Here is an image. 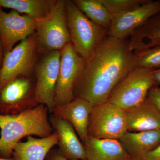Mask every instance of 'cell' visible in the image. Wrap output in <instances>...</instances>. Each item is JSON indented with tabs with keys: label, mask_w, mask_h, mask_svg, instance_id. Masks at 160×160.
Here are the masks:
<instances>
[{
	"label": "cell",
	"mask_w": 160,
	"mask_h": 160,
	"mask_svg": "<svg viewBox=\"0 0 160 160\" xmlns=\"http://www.w3.org/2000/svg\"><path fill=\"white\" fill-rule=\"evenodd\" d=\"M86 62L75 86L74 96L87 100L93 106L107 102L118 83L138 67L128 39L108 36Z\"/></svg>",
	"instance_id": "6da1fadb"
},
{
	"label": "cell",
	"mask_w": 160,
	"mask_h": 160,
	"mask_svg": "<svg viewBox=\"0 0 160 160\" xmlns=\"http://www.w3.org/2000/svg\"><path fill=\"white\" fill-rule=\"evenodd\" d=\"M48 108L39 104L33 109L17 115L0 114V158L12 157L15 146L23 138L48 137L53 132Z\"/></svg>",
	"instance_id": "7a4b0ae2"
},
{
	"label": "cell",
	"mask_w": 160,
	"mask_h": 160,
	"mask_svg": "<svg viewBox=\"0 0 160 160\" xmlns=\"http://www.w3.org/2000/svg\"><path fill=\"white\" fill-rule=\"evenodd\" d=\"M66 10L72 44L77 53L87 61L107 36L108 30L89 20L72 0L66 1Z\"/></svg>",
	"instance_id": "3957f363"
},
{
	"label": "cell",
	"mask_w": 160,
	"mask_h": 160,
	"mask_svg": "<svg viewBox=\"0 0 160 160\" xmlns=\"http://www.w3.org/2000/svg\"><path fill=\"white\" fill-rule=\"evenodd\" d=\"M67 0H58L49 14L37 20L36 33L40 54L61 51L71 43L66 14Z\"/></svg>",
	"instance_id": "277c9868"
},
{
	"label": "cell",
	"mask_w": 160,
	"mask_h": 160,
	"mask_svg": "<svg viewBox=\"0 0 160 160\" xmlns=\"http://www.w3.org/2000/svg\"><path fill=\"white\" fill-rule=\"evenodd\" d=\"M156 84L152 70L137 67L118 83L107 102L124 110L131 109L146 99Z\"/></svg>",
	"instance_id": "5b68a950"
},
{
	"label": "cell",
	"mask_w": 160,
	"mask_h": 160,
	"mask_svg": "<svg viewBox=\"0 0 160 160\" xmlns=\"http://www.w3.org/2000/svg\"><path fill=\"white\" fill-rule=\"evenodd\" d=\"M39 104L34 72L19 76L0 89V114H20Z\"/></svg>",
	"instance_id": "8992f818"
},
{
	"label": "cell",
	"mask_w": 160,
	"mask_h": 160,
	"mask_svg": "<svg viewBox=\"0 0 160 160\" xmlns=\"http://www.w3.org/2000/svg\"><path fill=\"white\" fill-rule=\"evenodd\" d=\"M40 55L36 32L5 53L0 69V89L19 76L34 73Z\"/></svg>",
	"instance_id": "52a82bcc"
},
{
	"label": "cell",
	"mask_w": 160,
	"mask_h": 160,
	"mask_svg": "<svg viewBox=\"0 0 160 160\" xmlns=\"http://www.w3.org/2000/svg\"><path fill=\"white\" fill-rule=\"evenodd\" d=\"M127 131L125 111L119 106L106 102L92 107L88 123V137L119 140Z\"/></svg>",
	"instance_id": "ba28073f"
},
{
	"label": "cell",
	"mask_w": 160,
	"mask_h": 160,
	"mask_svg": "<svg viewBox=\"0 0 160 160\" xmlns=\"http://www.w3.org/2000/svg\"><path fill=\"white\" fill-rule=\"evenodd\" d=\"M86 62L77 53L72 43L61 51L59 72L55 92V106L74 99L75 86L82 73Z\"/></svg>",
	"instance_id": "9c48e42d"
},
{
	"label": "cell",
	"mask_w": 160,
	"mask_h": 160,
	"mask_svg": "<svg viewBox=\"0 0 160 160\" xmlns=\"http://www.w3.org/2000/svg\"><path fill=\"white\" fill-rule=\"evenodd\" d=\"M61 51L41 54L34 69L38 102L50 113L55 106V92L59 72Z\"/></svg>",
	"instance_id": "30bf717a"
},
{
	"label": "cell",
	"mask_w": 160,
	"mask_h": 160,
	"mask_svg": "<svg viewBox=\"0 0 160 160\" xmlns=\"http://www.w3.org/2000/svg\"><path fill=\"white\" fill-rule=\"evenodd\" d=\"M36 25L37 20L32 18L13 10L7 12L0 7V38L5 54L34 34Z\"/></svg>",
	"instance_id": "8fae6325"
},
{
	"label": "cell",
	"mask_w": 160,
	"mask_h": 160,
	"mask_svg": "<svg viewBox=\"0 0 160 160\" xmlns=\"http://www.w3.org/2000/svg\"><path fill=\"white\" fill-rule=\"evenodd\" d=\"M159 12L160 1H148L131 11L111 15L107 36L118 39H128L137 29Z\"/></svg>",
	"instance_id": "7c38bea8"
},
{
	"label": "cell",
	"mask_w": 160,
	"mask_h": 160,
	"mask_svg": "<svg viewBox=\"0 0 160 160\" xmlns=\"http://www.w3.org/2000/svg\"><path fill=\"white\" fill-rule=\"evenodd\" d=\"M93 107L87 100L77 98L67 104L55 106L51 113L71 124L84 144L88 138L89 117Z\"/></svg>",
	"instance_id": "4fadbf2b"
},
{
	"label": "cell",
	"mask_w": 160,
	"mask_h": 160,
	"mask_svg": "<svg viewBox=\"0 0 160 160\" xmlns=\"http://www.w3.org/2000/svg\"><path fill=\"white\" fill-rule=\"evenodd\" d=\"M49 120L54 132L58 135V149L63 156L69 160H86L85 146L71 124L52 113Z\"/></svg>",
	"instance_id": "5bb4252c"
},
{
	"label": "cell",
	"mask_w": 160,
	"mask_h": 160,
	"mask_svg": "<svg viewBox=\"0 0 160 160\" xmlns=\"http://www.w3.org/2000/svg\"><path fill=\"white\" fill-rule=\"evenodd\" d=\"M127 130L140 132L160 129V113L148 96L140 105L124 110Z\"/></svg>",
	"instance_id": "9a60e30c"
},
{
	"label": "cell",
	"mask_w": 160,
	"mask_h": 160,
	"mask_svg": "<svg viewBox=\"0 0 160 160\" xmlns=\"http://www.w3.org/2000/svg\"><path fill=\"white\" fill-rule=\"evenodd\" d=\"M131 160H144L147 155L160 144V129L130 132L119 140Z\"/></svg>",
	"instance_id": "2e32d148"
},
{
	"label": "cell",
	"mask_w": 160,
	"mask_h": 160,
	"mask_svg": "<svg viewBox=\"0 0 160 160\" xmlns=\"http://www.w3.org/2000/svg\"><path fill=\"white\" fill-rule=\"evenodd\" d=\"M25 142H20L15 146L12 157L15 160H45L52 148L58 145L59 137L53 132L48 137L35 138L27 137Z\"/></svg>",
	"instance_id": "e0dca14e"
},
{
	"label": "cell",
	"mask_w": 160,
	"mask_h": 160,
	"mask_svg": "<svg viewBox=\"0 0 160 160\" xmlns=\"http://www.w3.org/2000/svg\"><path fill=\"white\" fill-rule=\"evenodd\" d=\"M83 144L86 160H131L118 140L88 137Z\"/></svg>",
	"instance_id": "ac0fdd59"
},
{
	"label": "cell",
	"mask_w": 160,
	"mask_h": 160,
	"mask_svg": "<svg viewBox=\"0 0 160 160\" xmlns=\"http://www.w3.org/2000/svg\"><path fill=\"white\" fill-rule=\"evenodd\" d=\"M130 49L134 52L160 46V14L150 18L129 37Z\"/></svg>",
	"instance_id": "d6986e66"
},
{
	"label": "cell",
	"mask_w": 160,
	"mask_h": 160,
	"mask_svg": "<svg viewBox=\"0 0 160 160\" xmlns=\"http://www.w3.org/2000/svg\"><path fill=\"white\" fill-rule=\"evenodd\" d=\"M58 0H0V7L9 8L34 19L46 17Z\"/></svg>",
	"instance_id": "ffe728a7"
},
{
	"label": "cell",
	"mask_w": 160,
	"mask_h": 160,
	"mask_svg": "<svg viewBox=\"0 0 160 160\" xmlns=\"http://www.w3.org/2000/svg\"><path fill=\"white\" fill-rule=\"evenodd\" d=\"M72 1L89 20L97 25L109 30L111 23V14L101 0Z\"/></svg>",
	"instance_id": "44dd1931"
},
{
	"label": "cell",
	"mask_w": 160,
	"mask_h": 160,
	"mask_svg": "<svg viewBox=\"0 0 160 160\" xmlns=\"http://www.w3.org/2000/svg\"><path fill=\"white\" fill-rule=\"evenodd\" d=\"M111 15L122 14L147 2L146 0H101Z\"/></svg>",
	"instance_id": "7402d4cb"
},
{
	"label": "cell",
	"mask_w": 160,
	"mask_h": 160,
	"mask_svg": "<svg viewBox=\"0 0 160 160\" xmlns=\"http://www.w3.org/2000/svg\"><path fill=\"white\" fill-rule=\"evenodd\" d=\"M134 53L138 67L153 70L160 66V46Z\"/></svg>",
	"instance_id": "603a6c76"
},
{
	"label": "cell",
	"mask_w": 160,
	"mask_h": 160,
	"mask_svg": "<svg viewBox=\"0 0 160 160\" xmlns=\"http://www.w3.org/2000/svg\"><path fill=\"white\" fill-rule=\"evenodd\" d=\"M148 97L154 103L160 113V87L155 85L153 86L149 90Z\"/></svg>",
	"instance_id": "cb8c5ba5"
},
{
	"label": "cell",
	"mask_w": 160,
	"mask_h": 160,
	"mask_svg": "<svg viewBox=\"0 0 160 160\" xmlns=\"http://www.w3.org/2000/svg\"><path fill=\"white\" fill-rule=\"evenodd\" d=\"M45 160H69L66 158L58 149H51L49 152Z\"/></svg>",
	"instance_id": "d4e9b609"
},
{
	"label": "cell",
	"mask_w": 160,
	"mask_h": 160,
	"mask_svg": "<svg viewBox=\"0 0 160 160\" xmlns=\"http://www.w3.org/2000/svg\"><path fill=\"white\" fill-rule=\"evenodd\" d=\"M144 160H160V144L154 150L149 152Z\"/></svg>",
	"instance_id": "484cf974"
},
{
	"label": "cell",
	"mask_w": 160,
	"mask_h": 160,
	"mask_svg": "<svg viewBox=\"0 0 160 160\" xmlns=\"http://www.w3.org/2000/svg\"><path fill=\"white\" fill-rule=\"evenodd\" d=\"M152 73L156 83L160 85V68L156 70H152Z\"/></svg>",
	"instance_id": "4316f807"
},
{
	"label": "cell",
	"mask_w": 160,
	"mask_h": 160,
	"mask_svg": "<svg viewBox=\"0 0 160 160\" xmlns=\"http://www.w3.org/2000/svg\"><path fill=\"white\" fill-rule=\"evenodd\" d=\"M4 55H5V53H4L2 44V41H1V38H0V69L2 65Z\"/></svg>",
	"instance_id": "83f0119b"
},
{
	"label": "cell",
	"mask_w": 160,
	"mask_h": 160,
	"mask_svg": "<svg viewBox=\"0 0 160 160\" xmlns=\"http://www.w3.org/2000/svg\"><path fill=\"white\" fill-rule=\"evenodd\" d=\"M0 160H15L12 157L10 158H0Z\"/></svg>",
	"instance_id": "f1b7e54d"
}]
</instances>
